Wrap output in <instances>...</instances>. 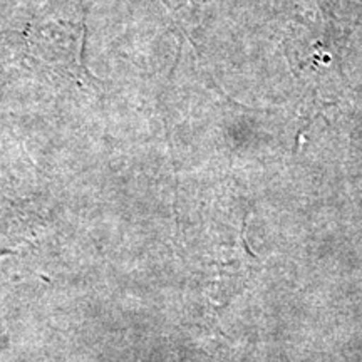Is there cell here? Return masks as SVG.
<instances>
[{
    "instance_id": "obj_1",
    "label": "cell",
    "mask_w": 362,
    "mask_h": 362,
    "mask_svg": "<svg viewBox=\"0 0 362 362\" xmlns=\"http://www.w3.org/2000/svg\"><path fill=\"white\" fill-rule=\"evenodd\" d=\"M21 243H24L22 235L8 228V225H0V257L16 252L17 245H21Z\"/></svg>"
}]
</instances>
